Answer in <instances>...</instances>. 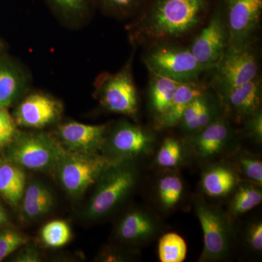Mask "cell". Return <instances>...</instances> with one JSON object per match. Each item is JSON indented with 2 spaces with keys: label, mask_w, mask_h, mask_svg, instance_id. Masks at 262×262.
I'll return each mask as SVG.
<instances>
[{
  "label": "cell",
  "mask_w": 262,
  "mask_h": 262,
  "mask_svg": "<svg viewBox=\"0 0 262 262\" xmlns=\"http://www.w3.org/2000/svg\"><path fill=\"white\" fill-rule=\"evenodd\" d=\"M160 224L149 211L136 208L122 217L116 228L117 238L124 244L143 245L152 241L159 232Z\"/></svg>",
  "instance_id": "2e32d148"
},
{
  "label": "cell",
  "mask_w": 262,
  "mask_h": 262,
  "mask_svg": "<svg viewBox=\"0 0 262 262\" xmlns=\"http://www.w3.org/2000/svg\"><path fill=\"white\" fill-rule=\"evenodd\" d=\"M63 104L59 100L43 92L26 94L15 108L13 118L18 126L42 129L61 120Z\"/></svg>",
  "instance_id": "30bf717a"
},
{
  "label": "cell",
  "mask_w": 262,
  "mask_h": 262,
  "mask_svg": "<svg viewBox=\"0 0 262 262\" xmlns=\"http://www.w3.org/2000/svg\"><path fill=\"white\" fill-rule=\"evenodd\" d=\"M61 21L70 27L83 25L89 18V0H46Z\"/></svg>",
  "instance_id": "603a6c76"
},
{
  "label": "cell",
  "mask_w": 262,
  "mask_h": 262,
  "mask_svg": "<svg viewBox=\"0 0 262 262\" xmlns=\"http://www.w3.org/2000/svg\"><path fill=\"white\" fill-rule=\"evenodd\" d=\"M182 179L177 174H167L161 177L157 185V196L160 206L165 211L178 205L184 193Z\"/></svg>",
  "instance_id": "cb8c5ba5"
},
{
  "label": "cell",
  "mask_w": 262,
  "mask_h": 262,
  "mask_svg": "<svg viewBox=\"0 0 262 262\" xmlns=\"http://www.w3.org/2000/svg\"><path fill=\"white\" fill-rule=\"evenodd\" d=\"M8 215L7 214L6 211L4 208L0 206V226L6 225L8 222Z\"/></svg>",
  "instance_id": "74e56055"
},
{
  "label": "cell",
  "mask_w": 262,
  "mask_h": 262,
  "mask_svg": "<svg viewBox=\"0 0 262 262\" xmlns=\"http://www.w3.org/2000/svg\"><path fill=\"white\" fill-rule=\"evenodd\" d=\"M224 107L237 120H246L261 108V81L259 76L247 83L235 87H219Z\"/></svg>",
  "instance_id": "9a60e30c"
},
{
  "label": "cell",
  "mask_w": 262,
  "mask_h": 262,
  "mask_svg": "<svg viewBox=\"0 0 262 262\" xmlns=\"http://www.w3.org/2000/svg\"><path fill=\"white\" fill-rule=\"evenodd\" d=\"M28 237L25 234L15 229L0 230V261L28 244Z\"/></svg>",
  "instance_id": "f1b7e54d"
},
{
  "label": "cell",
  "mask_w": 262,
  "mask_h": 262,
  "mask_svg": "<svg viewBox=\"0 0 262 262\" xmlns=\"http://www.w3.org/2000/svg\"><path fill=\"white\" fill-rule=\"evenodd\" d=\"M261 189L257 184H238L229 206L231 214L234 216L244 214L261 204Z\"/></svg>",
  "instance_id": "d4e9b609"
},
{
  "label": "cell",
  "mask_w": 262,
  "mask_h": 262,
  "mask_svg": "<svg viewBox=\"0 0 262 262\" xmlns=\"http://www.w3.org/2000/svg\"><path fill=\"white\" fill-rule=\"evenodd\" d=\"M54 204L53 195L41 198L37 201H22L21 212L24 218L35 220L48 214Z\"/></svg>",
  "instance_id": "1f68e13d"
},
{
  "label": "cell",
  "mask_w": 262,
  "mask_h": 262,
  "mask_svg": "<svg viewBox=\"0 0 262 262\" xmlns=\"http://www.w3.org/2000/svg\"><path fill=\"white\" fill-rule=\"evenodd\" d=\"M113 163L98 153L67 151L53 170L67 194L78 198L95 185Z\"/></svg>",
  "instance_id": "277c9868"
},
{
  "label": "cell",
  "mask_w": 262,
  "mask_h": 262,
  "mask_svg": "<svg viewBox=\"0 0 262 262\" xmlns=\"http://www.w3.org/2000/svg\"><path fill=\"white\" fill-rule=\"evenodd\" d=\"M210 0H153L133 26L138 42H163L187 35L205 19Z\"/></svg>",
  "instance_id": "6da1fadb"
},
{
  "label": "cell",
  "mask_w": 262,
  "mask_h": 262,
  "mask_svg": "<svg viewBox=\"0 0 262 262\" xmlns=\"http://www.w3.org/2000/svg\"><path fill=\"white\" fill-rule=\"evenodd\" d=\"M219 87H235L258 76L257 58L250 43L228 45L214 67Z\"/></svg>",
  "instance_id": "9c48e42d"
},
{
  "label": "cell",
  "mask_w": 262,
  "mask_h": 262,
  "mask_svg": "<svg viewBox=\"0 0 262 262\" xmlns=\"http://www.w3.org/2000/svg\"><path fill=\"white\" fill-rule=\"evenodd\" d=\"M106 13L117 17L125 18L137 11L143 0H98Z\"/></svg>",
  "instance_id": "4dcf8cb0"
},
{
  "label": "cell",
  "mask_w": 262,
  "mask_h": 262,
  "mask_svg": "<svg viewBox=\"0 0 262 262\" xmlns=\"http://www.w3.org/2000/svg\"><path fill=\"white\" fill-rule=\"evenodd\" d=\"M14 118L7 108H0V149L8 147L19 133Z\"/></svg>",
  "instance_id": "d6a6232c"
},
{
  "label": "cell",
  "mask_w": 262,
  "mask_h": 262,
  "mask_svg": "<svg viewBox=\"0 0 262 262\" xmlns=\"http://www.w3.org/2000/svg\"><path fill=\"white\" fill-rule=\"evenodd\" d=\"M19 252L15 254L13 261L16 262H39L42 261L40 253L32 246L24 245L19 248Z\"/></svg>",
  "instance_id": "d590c367"
},
{
  "label": "cell",
  "mask_w": 262,
  "mask_h": 262,
  "mask_svg": "<svg viewBox=\"0 0 262 262\" xmlns=\"http://www.w3.org/2000/svg\"><path fill=\"white\" fill-rule=\"evenodd\" d=\"M246 131L250 138L261 143L262 141V112L261 108L253 114L246 120Z\"/></svg>",
  "instance_id": "836d02e7"
},
{
  "label": "cell",
  "mask_w": 262,
  "mask_h": 262,
  "mask_svg": "<svg viewBox=\"0 0 262 262\" xmlns=\"http://www.w3.org/2000/svg\"><path fill=\"white\" fill-rule=\"evenodd\" d=\"M194 211L203 232V251L201 261L224 259L230 251L232 228L230 220L216 207L198 196L194 200Z\"/></svg>",
  "instance_id": "8992f818"
},
{
  "label": "cell",
  "mask_w": 262,
  "mask_h": 262,
  "mask_svg": "<svg viewBox=\"0 0 262 262\" xmlns=\"http://www.w3.org/2000/svg\"><path fill=\"white\" fill-rule=\"evenodd\" d=\"M149 72L168 77L178 82L196 81L206 71L189 51L166 43H158L144 58Z\"/></svg>",
  "instance_id": "52a82bcc"
},
{
  "label": "cell",
  "mask_w": 262,
  "mask_h": 262,
  "mask_svg": "<svg viewBox=\"0 0 262 262\" xmlns=\"http://www.w3.org/2000/svg\"><path fill=\"white\" fill-rule=\"evenodd\" d=\"M138 180L139 170L133 160L113 163L96 183L84 217L96 221L110 214L132 192Z\"/></svg>",
  "instance_id": "7a4b0ae2"
},
{
  "label": "cell",
  "mask_w": 262,
  "mask_h": 262,
  "mask_svg": "<svg viewBox=\"0 0 262 262\" xmlns=\"http://www.w3.org/2000/svg\"><path fill=\"white\" fill-rule=\"evenodd\" d=\"M248 243L253 251H261L262 250V224L261 222L253 224L248 229Z\"/></svg>",
  "instance_id": "8d00e7d4"
},
{
  "label": "cell",
  "mask_w": 262,
  "mask_h": 262,
  "mask_svg": "<svg viewBox=\"0 0 262 262\" xmlns=\"http://www.w3.org/2000/svg\"><path fill=\"white\" fill-rule=\"evenodd\" d=\"M183 155L184 151L180 141L174 138H167L157 153L156 163L161 168H174L182 163Z\"/></svg>",
  "instance_id": "83f0119b"
},
{
  "label": "cell",
  "mask_w": 262,
  "mask_h": 262,
  "mask_svg": "<svg viewBox=\"0 0 262 262\" xmlns=\"http://www.w3.org/2000/svg\"><path fill=\"white\" fill-rule=\"evenodd\" d=\"M233 139V130L225 116L195 134L189 135L186 142L201 160H211L227 149Z\"/></svg>",
  "instance_id": "5bb4252c"
},
{
  "label": "cell",
  "mask_w": 262,
  "mask_h": 262,
  "mask_svg": "<svg viewBox=\"0 0 262 262\" xmlns=\"http://www.w3.org/2000/svg\"><path fill=\"white\" fill-rule=\"evenodd\" d=\"M237 167L246 178L253 184L261 186L262 162L257 157L243 153L237 158Z\"/></svg>",
  "instance_id": "f546056e"
},
{
  "label": "cell",
  "mask_w": 262,
  "mask_h": 262,
  "mask_svg": "<svg viewBox=\"0 0 262 262\" xmlns=\"http://www.w3.org/2000/svg\"><path fill=\"white\" fill-rule=\"evenodd\" d=\"M108 126L68 121L57 126V139L68 151L98 153L102 150Z\"/></svg>",
  "instance_id": "4fadbf2b"
},
{
  "label": "cell",
  "mask_w": 262,
  "mask_h": 262,
  "mask_svg": "<svg viewBox=\"0 0 262 262\" xmlns=\"http://www.w3.org/2000/svg\"><path fill=\"white\" fill-rule=\"evenodd\" d=\"M185 241L177 233L169 232L162 236L158 244V255L162 262H182L187 256Z\"/></svg>",
  "instance_id": "484cf974"
},
{
  "label": "cell",
  "mask_w": 262,
  "mask_h": 262,
  "mask_svg": "<svg viewBox=\"0 0 262 262\" xmlns=\"http://www.w3.org/2000/svg\"><path fill=\"white\" fill-rule=\"evenodd\" d=\"M70 226L63 220H53L43 226L40 231L42 244L48 248L63 247L72 238Z\"/></svg>",
  "instance_id": "4316f807"
},
{
  "label": "cell",
  "mask_w": 262,
  "mask_h": 262,
  "mask_svg": "<svg viewBox=\"0 0 262 262\" xmlns=\"http://www.w3.org/2000/svg\"><path fill=\"white\" fill-rule=\"evenodd\" d=\"M227 13L228 45L249 42L261 19L262 0H223Z\"/></svg>",
  "instance_id": "8fae6325"
},
{
  "label": "cell",
  "mask_w": 262,
  "mask_h": 262,
  "mask_svg": "<svg viewBox=\"0 0 262 262\" xmlns=\"http://www.w3.org/2000/svg\"><path fill=\"white\" fill-rule=\"evenodd\" d=\"M181 83L168 77L150 72L149 104L156 123L168 111Z\"/></svg>",
  "instance_id": "44dd1931"
},
{
  "label": "cell",
  "mask_w": 262,
  "mask_h": 262,
  "mask_svg": "<svg viewBox=\"0 0 262 262\" xmlns=\"http://www.w3.org/2000/svg\"><path fill=\"white\" fill-rule=\"evenodd\" d=\"M3 50H4V47H3V43L0 41V57L2 56V53H3Z\"/></svg>",
  "instance_id": "f35d334b"
},
{
  "label": "cell",
  "mask_w": 262,
  "mask_h": 262,
  "mask_svg": "<svg viewBox=\"0 0 262 262\" xmlns=\"http://www.w3.org/2000/svg\"><path fill=\"white\" fill-rule=\"evenodd\" d=\"M133 56L116 72L101 74L95 82V95L106 111L135 117L139 96L132 74Z\"/></svg>",
  "instance_id": "5b68a950"
},
{
  "label": "cell",
  "mask_w": 262,
  "mask_h": 262,
  "mask_svg": "<svg viewBox=\"0 0 262 262\" xmlns=\"http://www.w3.org/2000/svg\"><path fill=\"white\" fill-rule=\"evenodd\" d=\"M206 92V88L196 81L182 82L176 91L168 111L156 125L158 128H170L179 125L183 114L189 103Z\"/></svg>",
  "instance_id": "ffe728a7"
},
{
  "label": "cell",
  "mask_w": 262,
  "mask_h": 262,
  "mask_svg": "<svg viewBox=\"0 0 262 262\" xmlns=\"http://www.w3.org/2000/svg\"><path fill=\"white\" fill-rule=\"evenodd\" d=\"M30 83V75L25 67L0 57V108H8L20 101L28 92Z\"/></svg>",
  "instance_id": "e0dca14e"
},
{
  "label": "cell",
  "mask_w": 262,
  "mask_h": 262,
  "mask_svg": "<svg viewBox=\"0 0 262 262\" xmlns=\"http://www.w3.org/2000/svg\"><path fill=\"white\" fill-rule=\"evenodd\" d=\"M239 178L237 170L229 164H214L203 172L202 189L212 198L226 196L237 187Z\"/></svg>",
  "instance_id": "d6986e66"
},
{
  "label": "cell",
  "mask_w": 262,
  "mask_h": 262,
  "mask_svg": "<svg viewBox=\"0 0 262 262\" xmlns=\"http://www.w3.org/2000/svg\"><path fill=\"white\" fill-rule=\"evenodd\" d=\"M221 116L220 105L206 92L189 103L178 125L188 136L192 135Z\"/></svg>",
  "instance_id": "ac0fdd59"
},
{
  "label": "cell",
  "mask_w": 262,
  "mask_h": 262,
  "mask_svg": "<svg viewBox=\"0 0 262 262\" xmlns=\"http://www.w3.org/2000/svg\"><path fill=\"white\" fill-rule=\"evenodd\" d=\"M23 168L7 161L0 163V194L11 206H18L26 188Z\"/></svg>",
  "instance_id": "7402d4cb"
},
{
  "label": "cell",
  "mask_w": 262,
  "mask_h": 262,
  "mask_svg": "<svg viewBox=\"0 0 262 262\" xmlns=\"http://www.w3.org/2000/svg\"><path fill=\"white\" fill-rule=\"evenodd\" d=\"M8 147L7 161L33 170H53L67 152L56 137L44 132L19 131Z\"/></svg>",
  "instance_id": "3957f363"
},
{
  "label": "cell",
  "mask_w": 262,
  "mask_h": 262,
  "mask_svg": "<svg viewBox=\"0 0 262 262\" xmlns=\"http://www.w3.org/2000/svg\"><path fill=\"white\" fill-rule=\"evenodd\" d=\"M155 144L152 133L136 124L122 121L106 134L103 155L113 163L134 160L150 154Z\"/></svg>",
  "instance_id": "ba28073f"
},
{
  "label": "cell",
  "mask_w": 262,
  "mask_h": 262,
  "mask_svg": "<svg viewBox=\"0 0 262 262\" xmlns=\"http://www.w3.org/2000/svg\"><path fill=\"white\" fill-rule=\"evenodd\" d=\"M227 25L220 12L193 40L189 48L193 56L206 70L214 68L228 46Z\"/></svg>",
  "instance_id": "7c38bea8"
},
{
  "label": "cell",
  "mask_w": 262,
  "mask_h": 262,
  "mask_svg": "<svg viewBox=\"0 0 262 262\" xmlns=\"http://www.w3.org/2000/svg\"><path fill=\"white\" fill-rule=\"evenodd\" d=\"M51 195H53L51 189L46 184L35 181L26 186L22 201H37L41 198Z\"/></svg>",
  "instance_id": "e575fe53"
}]
</instances>
